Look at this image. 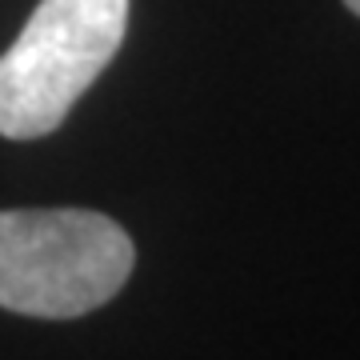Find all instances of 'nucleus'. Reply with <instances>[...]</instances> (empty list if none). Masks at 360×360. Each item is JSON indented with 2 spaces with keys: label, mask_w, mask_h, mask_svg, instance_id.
I'll list each match as a JSON object with an SVG mask.
<instances>
[{
  "label": "nucleus",
  "mask_w": 360,
  "mask_h": 360,
  "mask_svg": "<svg viewBox=\"0 0 360 360\" xmlns=\"http://www.w3.org/2000/svg\"><path fill=\"white\" fill-rule=\"evenodd\" d=\"M345 4H348V8H352L356 16H360V0H345Z\"/></svg>",
  "instance_id": "obj_3"
},
{
  "label": "nucleus",
  "mask_w": 360,
  "mask_h": 360,
  "mask_svg": "<svg viewBox=\"0 0 360 360\" xmlns=\"http://www.w3.org/2000/svg\"><path fill=\"white\" fill-rule=\"evenodd\" d=\"M124 28L129 0H40L0 56V136L37 141L60 129L116 56Z\"/></svg>",
  "instance_id": "obj_2"
},
{
  "label": "nucleus",
  "mask_w": 360,
  "mask_h": 360,
  "mask_svg": "<svg viewBox=\"0 0 360 360\" xmlns=\"http://www.w3.org/2000/svg\"><path fill=\"white\" fill-rule=\"evenodd\" d=\"M136 245L92 208L0 212V309L72 321L108 304L132 276Z\"/></svg>",
  "instance_id": "obj_1"
}]
</instances>
